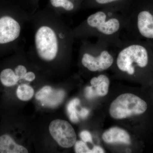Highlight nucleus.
I'll list each match as a JSON object with an SVG mask.
<instances>
[{
    "instance_id": "15",
    "label": "nucleus",
    "mask_w": 153,
    "mask_h": 153,
    "mask_svg": "<svg viewBox=\"0 0 153 153\" xmlns=\"http://www.w3.org/2000/svg\"><path fill=\"white\" fill-rule=\"evenodd\" d=\"M80 103L79 100L78 98H74L72 100L68 103L67 107V112L69 115V119L72 122L76 123L79 120L77 116L76 107Z\"/></svg>"
},
{
    "instance_id": "20",
    "label": "nucleus",
    "mask_w": 153,
    "mask_h": 153,
    "mask_svg": "<svg viewBox=\"0 0 153 153\" xmlns=\"http://www.w3.org/2000/svg\"><path fill=\"white\" fill-rule=\"evenodd\" d=\"M85 97L88 99H92L97 96L95 89H94L93 87L91 85L85 88Z\"/></svg>"
},
{
    "instance_id": "4",
    "label": "nucleus",
    "mask_w": 153,
    "mask_h": 153,
    "mask_svg": "<svg viewBox=\"0 0 153 153\" xmlns=\"http://www.w3.org/2000/svg\"><path fill=\"white\" fill-rule=\"evenodd\" d=\"M117 47L107 41L97 39L95 44L91 45L93 52H85L81 59L82 65L92 72L102 71L108 69L114 63L111 50Z\"/></svg>"
},
{
    "instance_id": "7",
    "label": "nucleus",
    "mask_w": 153,
    "mask_h": 153,
    "mask_svg": "<svg viewBox=\"0 0 153 153\" xmlns=\"http://www.w3.org/2000/svg\"><path fill=\"white\" fill-rule=\"evenodd\" d=\"M49 131L53 139L62 147H71L76 143V136L74 129L66 120L52 121L49 125Z\"/></svg>"
},
{
    "instance_id": "10",
    "label": "nucleus",
    "mask_w": 153,
    "mask_h": 153,
    "mask_svg": "<svg viewBox=\"0 0 153 153\" xmlns=\"http://www.w3.org/2000/svg\"><path fill=\"white\" fill-rule=\"evenodd\" d=\"M0 153H27L28 151L16 143L10 136L4 134L0 136Z\"/></svg>"
},
{
    "instance_id": "19",
    "label": "nucleus",
    "mask_w": 153,
    "mask_h": 153,
    "mask_svg": "<svg viewBox=\"0 0 153 153\" xmlns=\"http://www.w3.org/2000/svg\"><path fill=\"white\" fill-rule=\"evenodd\" d=\"M15 72L19 79H24V76L27 73V68L25 66L19 65L16 67L15 69Z\"/></svg>"
},
{
    "instance_id": "14",
    "label": "nucleus",
    "mask_w": 153,
    "mask_h": 153,
    "mask_svg": "<svg viewBox=\"0 0 153 153\" xmlns=\"http://www.w3.org/2000/svg\"><path fill=\"white\" fill-rule=\"evenodd\" d=\"M33 88L27 84L19 85L16 90L17 97L23 101H27L33 97L34 95Z\"/></svg>"
},
{
    "instance_id": "9",
    "label": "nucleus",
    "mask_w": 153,
    "mask_h": 153,
    "mask_svg": "<svg viewBox=\"0 0 153 153\" xmlns=\"http://www.w3.org/2000/svg\"><path fill=\"white\" fill-rule=\"evenodd\" d=\"M102 139L107 143H119L128 145L131 143L130 137L128 133L117 127L111 128L105 132Z\"/></svg>"
},
{
    "instance_id": "25",
    "label": "nucleus",
    "mask_w": 153,
    "mask_h": 153,
    "mask_svg": "<svg viewBox=\"0 0 153 153\" xmlns=\"http://www.w3.org/2000/svg\"><path fill=\"white\" fill-rule=\"evenodd\" d=\"M92 153H103L105 151L103 149L98 146H94L91 150Z\"/></svg>"
},
{
    "instance_id": "2",
    "label": "nucleus",
    "mask_w": 153,
    "mask_h": 153,
    "mask_svg": "<svg viewBox=\"0 0 153 153\" xmlns=\"http://www.w3.org/2000/svg\"><path fill=\"white\" fill-rule=\"evenodd\" d=\"M118 50L116 63L120 71L130 76L138 70L153 71V49L146 42L126 39Z\"/></svg>"
},
{
    "instance_id": "17",
    "label": "nucleus",
    "mask_w": 153,
    "mask_h": 153,
    "mask_svg": "<svg viewBox=\"0 0 153 153\" xmlns=\"http://www.w3.org/2000/svg\"><path fill=\"white\" fill-rule=\"evenodd\" d=\"M53 89L49 86H45L39 91L36 95V98L38 100L42 101L47 98L48 95L52 92Z\"/></svg>"
},
{
    "instance_id": "23",
    "label": "nucleus",
    "mask_w": 153,
    "mask_h": 153,
    "mask_svg": "<svg viewBox=\"0 0 153 153\" xmlns=\"http://www.w3.org/2000/svg\"><path fill=\"white\" fill-rule=\"evenodd\" d=\"M35 78H36L35 74L31 71L27 72L24 77V79L27 80V81H30V82L33 81L35 79Z\"/></svg>"
},
{
    "instance_id": "5",
    "label": "nucleus",
    "mask_w": 153,
    "mask_h": 153,
    "mask_svg": "<svg viewBox=\"0 0 153 153\" xmlns=\"http://www.w3.org/2000/svg\"><path fill=\"white\" fill-rule=\"evenodd\" d=\"M148 104L144 100L133 94H121L111 104L109 114L115 119L141 115L146 112Z\"/></svg>"
},
{
    "instance_id": "6",
    "label": "nucleus",
    "mask_w": 153,
    "mask_h": 153,
    "mask_svg": "<svg viewBox=\"0 0 153 153\" xmlns=\"http://www.w3.org/2000/svg\"><path fill=\"white\" fill-rule=\"evenodd\" d=\"M35 44L37 53L46 61L54 60L58 51V43L55 31L47 26L38 29L35 35Z\"/></svg>"
},
{
    "instance_id": "1",
    "label": "nucleus",
    "mask_w": 153,
    "mask_h": 153,
    "mask_svg": "<svg viewBox=\"0 0 153 153\" xmlns=\"http://www.w3.org/2000/svg\"><path fill=\"white\" fill-rule=\"evenodd\" d=\"M86 25L91 36L119 47L125 37L126 14L105 9L91 14L87 18Z\"/></svg>"
},
{
    "instance_id": "24",
    "label": "nucleus",
    "mask_w": 153,
    "mask_h": 153,
    "mask_svg": "<svg viewBox=\"0 0 153 153\" xmlns=\"http://www.w3.org/2000/svg\"><path fill=\"white\" fill-rule=\"evenodd\" d=\"M89 110L85 108H83L81 109L80 112H79V115L80 117L82 119L85 118L87 117L88 114H89Z\"/></svg>"
},
{
    "instance_id": "16",
    "label": "nucleus",
    "mask_w": 153,
    "mask_h": 153,
    "mask_svg": "<svg viewBox=\"0 0 153 153\" xmlns=\"http://www.w3.org/2000/svg\"><path fill=\"white\" fill-rule=\"evenodd\" d=\"M51 4L55 7L63 8L66 11H71L74 9L73 3L69 0H50Z\"/></svg>"
},
{
    "instance_id": "21",
    "label": "nucleus",
    "mask_w": 153,
    "mask_h": 153,
    "mask_svg": "<svg viewBox=\"0 0 153 153\" xmlns=\"http://www.w3.org/2000/svg\"><path fill=\"white\" fill-rule=\"evenodd\" d=\"M80 137L84 142H90L92 141L91 134L87 131H83L80 133Z\"/></svg>"
},
{
    "instance_id": "8",
    "label": "nucleus",
    "mask_w": 153,
    "mask_h": 153,
    "mask_svg": "<svg viewBox=\"0 0 153 153\" xmlns=\"http://www.w3.org/2000/svg\"><path fill=\"white\" fill-rule=\"evenodd\" d=\"M21 27L19 22L9 16L0 18V44L11 43L19 38Z\"/></svg>"
},
{
    "instance_id": "11",
    "label": "nucleus",
    "mask_w": 153,
    "mask_h": 153,
    "mask_svg": "<svg viewBox=\"0 0 153 153\" xmlns=\"http://www.w3.org/2000/svg\"><path fill=\"white\" fill-rule=\"evenodd\" d=\"M91 86L94 88L97 96H105L108 93L110 80L107 76L104 74H100L94 77L90 81Z\"/></svg>"
},
{
    "instance_id": "12",
    "label": "nucleus",
    "mask_w": 153,
    "mask_h": 153,
    "mask_svg": "<svg viewBox=\"0 0 153 153\" xmlns=\"http://www.w3.org/2000/svg\"><path fill=\"white\" fill-rule=\"evenodd\" d=\"M65 95V92L63 90H53L47 98L41 102L42 104L45 106L55 107L62 103Z\"/></svg>"
},
{
    "instance_id": "18",
    "label": "nucleus",
    "mask_w": 153,
    "mask_h": 153,
    "mask_svg": "<svg viewBox=\"0 0 153 153\" xmlns=\"http://www.w3.org/2000/svg\"><path fill=\"white\" fill-rule=\"evenodd\" d=\"M75 152L76 153H92L84 142L78 141L75 143Z\"/></svg>"
},
{
    "instance_id": "22",
    "label": "nucleus",
    "mask_w": 153,
    "mask_h": 153,
    "mask_svg": "<svg viewBox=\"0 0 153 153\" xmlns=\"http://www.w3.org/2000/svg\"><path fill=\"white\" fill-rule=\"evenodd\" d=\"M120 1L121 0H94L96 4L102 6L112 4L114 3L119 1Z\"/></svg>"
},
{
    "instance_id": "3",
    "label": "nucleus",
    "mask_w": 153,
    "mask_h": 153,
    "mask_svg": "<svg viewBox=\"0 0 153 153\" xmlns=\"http://www.w3.org/2000/svg\"><path fill=\"white\" fill-rule=\"evenodd\" d=\"M125 38L146 42L153 49V5L128 9Z\"/></svg>"
},
{
    "instance_id": "13",
    "label": "nucleus",
    "mask_w": 153,
    "mask_h": 153,
    "mask_svg": "<svg viewBox=\"0 0 153 153\" xmlns=\"http://www.w3.org/2000/svg\"><path fill=\"white\" fill-rule=\"evenodd\" d=\"M19 79L15 71L10 68H5L0 73V81L2 85L7 87L14 86Z\"/></svg>"
}]
</instances>
